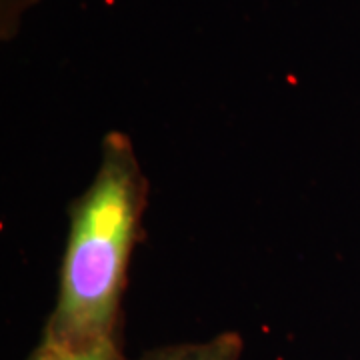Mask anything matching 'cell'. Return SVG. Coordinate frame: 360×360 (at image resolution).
Instances as JSON below:
<instances>
[{
	"label": "cell",
	"instance_id": "obj_1",
	"mask_svg": "<svg viewBox=\"0 0 360 360\" xmlns=\"http://www.w3.org/2000/svg\"><path fill=\"white\" fill-rule=\"evenodd\" d=\"M148 184L129 136L110 132L86 193L70 206V232L56 307L42 340H116L127 270L139 240Z\"/></svg>",
	"mask_w": 360,
	"mask_h": 360
},
{
	"label": "cell",
	"instance_id": "obj_2",
	"mask_svg": "<svg viewBox=\"0 0 360 360\" xmlns=\"http://www.w3.org/2000/svg\"><path fill=\"white\" fill-rule=\"evenodd\" d=\"M240 352L243 338L236 333H224L206 342L158 348L141 360H240Z\"/></svg>",
	"mask_w": 360,
	"mask_h": 360
},
{
	"label": "cell",
	"instance_id": "obj_3",
	"mask_svg": "<svg viewBox=\"0 0 360 360\" xmlns=\"http://www.w3.org/2000/svg\"><path fill=\"white\" fill-rule=\"evenodd\" d=\"M28 360H122L116 340H96L86 345H54L42 340Z\"/></svg>",
	"mask_w": 360,
	"mask_h": 360
}]
</instances>
